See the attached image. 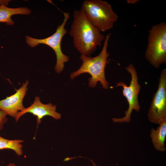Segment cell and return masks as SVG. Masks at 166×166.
Here are the masks:
<instances>
[{
  "label": "cell",
  "mask_w": 166,
  "mask_h": 166,
  "mask_svg": "<svg viewBox=\"0 0 166 166\" xmlns=\"http://www.w3.org/2000/svg\"><path fill=\"white\" fill-rule=\"evenodd\" d=\"M90 160L91 161L93 166H97V165L95 164V163H94L93 160Z\"/></svg>",
  "instance_id": "cell-17"
},
{
  "label": "cell",
  "mask_w": 166,
  "mask_h": 166,
  "mask_svg": "<svg viewBox=\"0 0 166 166\" xmlns=\"http://www.w3.org/2000/svg\"><path fill=\"white\" fill-rule=\"evenodd\" d=\"M73 16L69 34L73 38L74 46L81 54L90 56L101 45L105 37L88 19L81 9L74 10Z\"/></svg>",
  "instance_id": "cell-1"
},
{
  "label": "cell",
  "mask_w": 166,
  "mask_h": 166,
  "mask_svg": "<svg viewBox=\"0 0 166 166\" xmlns=\"http://www.w3.org/2000/svg\"><path fill=\"white\" fill-rule=\"evenodd\" d=\"M9 1L8 0H0L1 5L7 6Z\"/></svg>",
  "instance_id": "cell-14"
},
{
  "label": "cell",
  "mask_w": 166,
  "mask_h": 166,
  "mask_svg": "<svg viewBox=\"0 0 166 166\" xmlns=\"http://www.w3.org/2000/svg\"><path fill=\"white\" fill-rule=\"evenodd\" d=\"M7 166H17L14 163H10L8 164Z\"/></svg>",
  "instance_id": "cell-16"
},
{
  "label": "cell",
  "mask_w": 166,
  "mask_h": 166,
  "mask_svg": "<svg viewBox=\"0 0 166 166\" xmlns=\"http://www.w3.org/2000/svg\"><path fill=\"white\" fill-rule=\"evenodd\" d=\"M81 9L88 19L101 32L111 29L118 19L111 5L105 1L85 0Z\"/></svg>",
  "instance_id": "cell-3"
},
{
  "label": "cell",
  "mask_w": 166,
  "mask_h": 166,
  "mask_svg": "<svg viewBox=\"0 0 166 166\" xmlns=\"http://www.w3.org/2000/svg\"><path fill=\"white\" fill-rule=\"evenodd\" d=\"M150 136L154 148L157 150L164 152L166 150L165 142L166 137V121L159 124L156 129L152 128Z\"/></svg>",
  "instance_id": "cell-10"
},
{
  "label": "cell",
  "mask_w": 166,
  "mask_h": 166,
  "mask_svg": "<svg viewBox=\"0 0 166 166\" xmlns=\"http://www.w3.org/2000/svg\"><path fill=\"white\" fill-rule=\"evenodd\" d=\"M7 115L4 112L0 110V131L2 130L4 125L7 121Z\"/></svg>",
  "instance_id": "cell-13"
},
{
  "label": "cell",
  "mask_w": 166,
  "mask_h": 166,
  "mask_svg": "<svg viewBox=\"0 0 166 166\" xmlns=\"http://www.w3.org/2000/svg\"><path fill=\"white\" fill-rule=\"evenodd\" d=\"M62 13L64 15L63 22L58 26L55 32L50 36L43 39L35 38L29 36H26V43L32 48L42 44L48 45L53 50L57 59L54 69L57 73H61L63 70L64 63L69 60V57L62 52L61 42L63 37L67 32L65 26L69 18V14L68 12Z\"/></svg>",
  "instance_id": "cell-5"
},
{
  "label": "cell",
  "mask_w": 166,
  "mask_h": 166,
  "mask_svg": "<svg viewBox=\"0 0 166 166\" xmlns=\"http://www.w3.org/2000/svg\"><path fill=\"white\" fill-rule=\"evenodd\" d=\"M145 57L154 68L166 62V23L153 26L149 31Z\"/></svg>",
  "instance_id": "cell-4"
},
{
  "label": "cell",
  "mask_w": 166,
  "mask_h": 166,
  "mask_svg": "<svg viewBox=\"0 0 166 166\" xmlns=\"http://www.w3.org/2000/svg\"><path fill=\"white\" fill-rule=\"evenodd\" d=\"M110 35L111 34L109 33L105 36L102 50L98 55L91 57L81 55L80 59L82 61V64L77 70L71 73V80L81 74L88 73L91 75L89 78V86L94 88L99 81L104 89L109 88V83L106 79L105 70L107 64L109 63L108 60L109 54L107 48Z\"/></svg>",
  "instance_id": "cell-2"
},
{
  "label": "cell",
  "mask_w": 166,
  "mask_h": 166,
  "mask_svg": "<svg viewBox=\"0 0 166 166\" xmlns=\"http://www.w3.org/2000/svg\"><path fill=\"white\" fill-rule=\"evenodd\" d=\"M129 73L131 76V80L129 85L123 81L117 83L116 87L121 86L123 87L122 93L126 98L128 105V107L125 111V116L121 118H113L112 120L115 123H129L131 120L132 112L134 110L137 112H139L141 108L139 105L138 96L141 89L140 85L138 82V78L136 69L132 64H129L125 68Z\"/></svg>",
  "instance_id": "cell-6"
},
{
  "label": "cell",
  "mask_w": 166,
  "mask_h": 166,
  "mask_svg": "<svg viewBox=\"0 0 166 166\" xmlns=\"http://www.w3.org/2000/svg\"><path fill=\"white\" fill-rule=\"evenodd\" d=\"M152 123L160 124L166 121V69L161 72L157 89L154 94L148 113Z\"/></svg>",
  "instance_id": "cell-7"
},
{
  "label": "cell",
  "mask_w": 166,
  "mask_h": 166,
  "mask_svg": "<svg viewBox=\"0 0 166 166\" xmlns=\"http://www.w3.org/2000/svg\"><path fill=\"white\" fill-rule=\"evenodd\" d=\"M29 81L26 80L14 94L7 97L4 99L0 100V110L9 115L16 118L19 112L25 108L23 106V101L28 90Z\"/></svg>",
  "instance_id": "cell-8"
},
{
  "label": "cell",
  "mask_w": 166,
  "mask_h": 166,
  "mask_svg": "<svg viewBox=\"0 0 166 166\" xmlns=\"http://www.w3.org/2000/svg\"><path fill=\"white\" fill-rule=\"evenodd\" d=\"M137 0H128L127 2L128 3H131L132 4H133L136 3Z\"/></svg>",
  "instance_id": "cell-15"
},
{
  "label": "cell",
  "mask_w": 166,
  "mask_h": 166,
  "mask_svg": "<svg viewBox=\"0 0 166 166\" xmlns=\"http://www.w3.org/2000/svg\"><path fill=\"white\" fill-rule=\"evenodd\" d=\"M24 142L22 139L10 140L0 136V150L9 149L14 151L18 156L23 154L22 143Z\"/></svg>",
  "instance_id": "cell-12"
},
{
  "label": "cell",
  "mask_w": 166,
  "mask_h": 166,
  "mask_svg": "<svg viewBox=\"0 0 166 166\" xmlns=\"http://www.w3.org/2000/svg\"><path fill=\"white\" fill-rule=\"evenodd\" d=\"M56 110V105H53L50 103L43 104L40 101L39 97H36L33 103L30 106L19 112L15 119L17 121L23 115L27 113H30L36 117L37 124L38 126L41 122L42 119L45 116H51L56 120L60 119L61 115L57 112Z\"/></svg>",
  "instance_id": "cell-9"
},
{
  "label": "cell",
  "mask_w": 166,
  "mask_h": 166,
  "mask_svg": "<svg viewBox=\"0 0 166 166\" xmlns=\"http://www.w3.org/2000/svg\"><path fill=\"white\" fill-rule=\"evenodd\" d=\"M31 10L26 7L11 8L0 5V22H5L8 25H12L14 23L11 16L15 14L28 15Z\"/></svg>",
  "instance_id": "cell-11"
}]
</instances>
